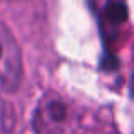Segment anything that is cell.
<instances>
[{"mask_svg":"<svg viewBox=\"0 0 134 134\" xmlns=\"http://www.w3.org/2000/svg\"><path fill=\"white\" fill-rule=\"evenodd\" d=\"M36 134H66L70 127V105L61 95L49 92L39 98L34 110Z\"/></svg>","mask_w":134,"mask_h":134,"instance_id":"cell-1","label":"cell"},{"mask_svg":"<svg viewBox=\"0 0 134 134\" xmlns=\"http://www.w3.org/2000/svg\"><path fill=\"white\" fill-rule=\"evenodd\" d=\"M22 51L12 31L0 22V93L15 92L22 82Z\"/></svg>","mask_w":134,"mask_h":134,"instance_id":"cell-2","label":"cell"},{"mask_svg":"<svg viewBox=\"0 0 134 134\" xmlns=\"http://www.w3.org/2000/svg\"><path fill=\"white\" fill-rule=\"evenodd\" d=\"M17 114L14 105L0 95V134H15Z\"/></svg>","mask_w":134,"mask_h":134,"instance_id":"cell-3","label":"cell"}]
</instances>
